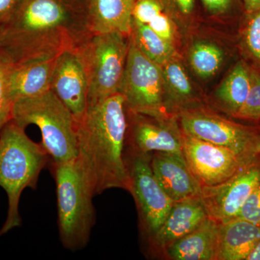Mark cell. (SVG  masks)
I'll return each instance as SVG.
<instances>
[{
  "label": "cell",
  "mask_w": 260,
  "mask_h": 260,
  "mask_svg": "<svg viewBox=\"0 0 260 260\" xmlns=\"http://www.w3.org/2000/svg\"><path fill=\"white\" fill-rule=\"evenodd\" d=\"M244 15L253 14L260 9V0H242Z\"/></svg>",
  "instance_id": "33"
},
{
  "label": "cell",
  "mask_w": 260,
  "mask_h": 260,
  "mask_svg": "<svg viewBox=\"0 0 260 260\" xmlns=\"http://www.w3.org/2000/svg\"><path fill=\"white\" fill-rule=\"evenodd\" d=\"M252 69L241 59L224 78L214 94L215 102L223 112L235 117L250 90Z\"/></svg>",
  "instance_id": "21"
},
{
  "label": "cell",
  "mask_w": 260,
  "mask_h": 260,
  "mask_svg": "<svg viewBox=\"0 0 260 260\" xmlns=\"http://www.w3.org/2000/svg\"><path fill=\"white\" fill-rule=\"evenodd\" d=\"M129 37L119 32L91 34L78 49L88 82V107L119 93Z\"/></svg>",
  "instance_id": "6"
},
{
  "label": "cell",
  "mask_w": 260,
  "mask_h": 260,
  "mask_svg": "<svg viewBox=\"0 0 260 260\" xmlns=\"http://www.w3.org/2000/svg\"><path fill=\"white\" fill-rule=\"evenodd\" d=\"M238 47L242 59L260 73V9L253 14L244 15Z\"/></svg>",
  "instance_id": "25"
},
{
  "label": "cell",
  "mask_w": 260,
  "mask_h": 260,
  "mask_svg": "<svg viewBox=\"0 0 260 260\" xmlns=\"http://www.w3.org/2000/svg\"><path fill=\"white\" fill-rule=\"evenodd\" d=\"M225 59L223 49L208 41H196L188 52L191 70L202 80L213 78L220 71Z\"/></svg>",
  "instance_id": "24"
},
{
  "label": "cell",
  "mask_w": 260,
  "mask_h": 260,
  "mask_svg": "<svg viewBox=\"0 0 260 260\" xmlns=\"http://www.w3.org/2000/svg\"><path fill=\"white\" fill-rule=\"evenodd\" d=\"M260 185V155L225 182L202 186V202L209 218L220 223L237 218L242 205Z\"/></svg>",
  "instance_id": "12"
},
{
  "label": "cell",
  "mask_w": 260,
  "mask_h": 260,
  "mask_svg": "<svg viewBox=\"0 0 260 260\" xmlns=\"http://www.w3.org/2000/svg\"><path fill=\"white\" fill-rule=\"evenodd\" d=\"M208 218L200 197L174 202L161 226L150 237L151 246L165 249L194 231Z\"/></svg>",
  "instance_id": "16"
},
{
  "label": "cell",
  "mask_w": 260,
  "mask_h": 260,
  "mask_svg": "<svg viewBox=\"0 0 260 260\" xmlns=\"http://www.w3.org/2000/svg\"><path fill=\"white\" fill-rule=\"evenodd\" d=\"M133 19L148 25L179 50L180 29L169 14L162 0H135Z\"/></svg>",
  "instance_id": "22"
},
{
  "label": "cell",
  "mask_w": 260,
  "mask_h": 260,
  "mask_svg": "<svg viewBox=\"0 0 260 260\" xmlns=\"http://www.w3.org/2000/svg\"><path fill=\"white\" fill-rule=\"evenodd\" d=\"M220 224L208 217L194 231L164 251L174 260H216Z\"/></svg>",
  "instance_id": "19"
},
{
  "label": "cell",
  "mask_w": 260,
  "mask_h": 260,
  "mask_svg": "<svg viewBox=\"0 0 260 260\" xmlns=\"http://www.w3.org/2000/svg\"><path fill=\"white\" fill-rule=\"evenodd\" d=\"M130 37L136 47L149 59L160 66L181 56L179 49L148 25L133 20Z\"/></svg>",
  "instance_id": "23"
},
{
  "label": "cell",
  "mask_w": 260,
  "mask_h": 260,
  "mask_svg": "<svg viewBox=\"0 0 260 260\" xmlns=\"http://www.w3.org/2000/svg\"><path fill=\"white\" fill-rule=\"evenodd\" d=\"M61 1L65 4L69 5L73 9L85 15V11L90 0H61Z\"/></svg>",
  "instance_id": "32"
},
{
  "label": "cell",
  "mask_w": 260,
  "mask_h": 260,
  "mask_svg": "<svg viewBox=\"0 0 260 260\" xmlns=\"http://www.w3.org/2000/svg\"><path fill=\"white\" fill-rule=\"evenodd\" d=\"M14 61L0 48V133L12 120L13 103L10 93V76Z\"/></svg>",
  "instance_id": "26"
},
{
  "label": "cell",
  "mask_w": 260,
  "mask_h": 260,
  "mask_svg": "<svg viewBox=\"0 0 260 260\" xmlns=\"http://www.w3.org/2000/svg\"><path fill=\"white\" fill-rule=\"evenodd\" d=\"M150 164L159 184L173 201L201 195V184L188 167L184 155L154 152Z\"/></svg>",
  "instance_id": "14"
},
{
  "label": "cell",
  "mask_w": 260,
  "mask_h": 260,
  "mask_svg": "<svg viewBox=\"0 0 260 260\" xmlns=\"http://www.w3.org/2000/svg\"><path fill=\"white\" fill-rule=\"evenodd\" d=\"M129 192L136 202L140 224L149 237L161 226L174 202L159 184L152 169L151 154L124 152Z\"/></svg>",
  "instance_id": "9"
},
{
  "label": "cell",
  "mask_w": 260,
  "mask_h": 260,
  "mask_svg": "<svg viewBox=\"0 0 260 260\" xmlns=\"http://www.w3.org/2000/svg\"><path fill=\"white\" fill-rule=\"evenodd\" d=\"M181 34L189 30L197 18L196 0H162Z\"/></svg>",
  "instance_id": "27"
},
{
  "label": "cell",
  "mask_w": 260,
  "mask_h": 260,
  "mask_svg": "<svg viewBox=\"0 0 260 260\" xmlns=\"http://www.w3.org/2000/svg\"><path fill=\"white\" fill-rule=\"evenodd\" d=\"M21 2L22 0H0V25L10 21Z\"/></svg>",
  "instance_id": "31"
},
{
  "label": "cell",
  "mask_w": 260,
  "mask_h": 260,
  "mask_svg": "<svg viewBox=\"0 0 260 260\" xmlns=\"http://www.w3.org/2000/svg\"><path fill=\"white\" fill-rule=\"evenodd\" d=\"M126 145L135 153L164 152L184 155L183 134L177 116H151L126 112Z\"/></svg>",
  "instance_id": "11"
},
{
  "label": "cell",
  "mask_w": 260,
  "mask_h": 260,
  "mask_svg": "<svg viewBox=\"0 0 260 260\" xmlns=\"http://www.w3.org/2000/svg\"><path fill=\"white\" fill-rule=\"evenodd\" d=\"M12 120L23 129L30 124L40 129L42 144L51 162L60 164L78 157L77 121L51 90L38 96L16 101Z\"/></svg>",
  "instance_id": "5"
},
{
  "label": "cell",
  "mask_w": 260,
  "mask_h": 260,
  "mask_svg": "<svg viewBox=\"0 0 260 260\" xmlns=\"http://www.w3.org/2000/svg\"><path fill=\"white\" fill-rule=\"evenodd\" d=\"M135 0H90L85 22L91 34L119 32L129 37Z\"/></svg>",
  "instance_id": "17"
},
{
  "label": "cell",
  "mask_w": 260,
  "mask_h": 260,
  "mask_svg": "<svg viewBox=\"0 0 260 260\" xmlns=\"http://www.w3.org/2000/svg\"><path fill=\"white\" fill-rule=\"evenodd\" d=\"M259 153H260V152H259Z\"/></svg>",
  "instance_id": "36"
},
{
  "label": "cell",
  "mask_w": 260,
  "mask_h": 260,
  "mask_svg": "<svg viewBox=\"0 0 260 260\" xmlns=\"http://www.w3.org/2000/svg\"><path fill=\"white\" fill-rule=\"evenodd\" d=\"M77 124V158L94 196L114 188L129 191L124 157L128 120L124 96L115 93L88 106Z\"/></svg>",
  "instance_id": "2"
},
{
  "label": "cell",
  "mask_w": 260,
  "mask_h": 260,
  "mask_svg": "<svg viewBox=\"0 0 260 260\" xmlns=\"http://www.w3.org/2000/svg\"><path fill=\"white\" fill-rule=\"evenodd\" d=\"M260 240V225L240 218L220 224L216 260H246Z\"/></svg>",
  "instance_id": "20"
},
{
  "label": "cell",
  "mask_w": 260,
  "mask_h": 260,
  "mask_svg": "<svg viewBox=\"0 0 260 260\" xmlns=\"http://www.w3.org/2000/svg\"><path fill=\"white\" fill-rule=\"evenodd\" d=\"M49 155L42 143H37L25 129L10 121L0 133V186L8 196L6 219L0 229V237L20 227L19 205L26 188L36 189L41 172Z\"/></svg>",
  "instance_id": "3"
},
{
  "label": "cell",
  "mask_w": 260,
  "mask_h": 260,
  "mask_svg": "<svg viewBox=\"0 0 260 260\" xmlns=\"http://www.w3.org/2000/svg\"><path fill=\"white\" fill-rule=\"evenodd\" d=\"M56 184L57 225L62 246L76 251L88 245L95 223L93 191L78 158L51 162Z\"/></svg>",
  "instance_id": "4"
},
{
  "label": "cell",
  "mask_w": 260,
  "mask_h": 260,
  "mask_svg": "<svg viewBox=\"0 0 260 260\" xmlns=\"http://www.w3.org/2000/svg\"><path fill=\"white\" fill-rule=\"evenodd\" d=\"M183 152L188 167L202 186L225 182L259 155L248 158L225 147L185 134Z\"/></svg>",
  "instance_id": "10"
},
{
  "label": "cell",
  "mask_w": 260,
  "mask_h": 260,
  "mask_svg": "<svg viewBox=\"0 0 260 260\" xmlns=\"http://www.w3.org/2000/svg\"><path fill=\"white\" fill-rule=\"evenodd\" d=\"M90 35L85 14L61 0H22L1 25L0 48L18 64L76 51Z\"/></svg>",
  "instance_id": "1"
},
{
  "label": "cell",
  "mask_w": 260,
  "mask_h": 260,
  "mask_svg": "<svg viewBox=\"0 0 260 260\" xmlns=\"http://www.w3.org/2000/svg\"><path fill=\"white\" fill-rule=\"evenodd\" d=\"M0 32H1V25H0Z\"/></svg>",
  "instance_id": "35"
},
{
  "label": "cell",
  "mask_w": 260,
  "mask_h": 260,
  "mask_svg": "<svg viewBox=\"0 0 260 260\" xmlns=\"http://www.w3.org/2000/svg\"><path fill=\"white\" fill-rule=\"evenodd\" d=\"M162 70L164 107L168 114L178 116L181 113L209 106L188 74L181 56L162 65Z\"/></svg>",
  "instance_id": "15"
},
{
  "label": "cell",
  "mask_w": 260,
  "mask_h": 260,
  "mask_svg": "<svg viewBox=\"0 0 260 260\" xmlns=\"http://www.w3.org/2000/svg\"><path fill=\"white\" fill-rule=\"evenodd\" d=\"M205 10L213 16L244 13L242 0H201Z\"/></svg>",
  "instance_id": "29"
},
{
  "label": "cell",
  "mask_w": 260,
  "mask_h": 260,
  "mask_svg": "<svg viewBox=\"0 0 260 260\" xmlns=\"http://www.w3.org/2000/svg\"><path fill=\"white\" fill-rule=\"evenodd\" d=\"M56 57L14 63L10 76V93L13 103L50 90Z\"/></svg>",
  "instance_id": "18"
},
{
  "label": "cell",
  "mask_w": 260,
  "mask_h": 260,
  "mask_svg": "<svg viewBox=\"0 0 260 260\" xmlns=\"http://www.w3.org/2000/svg\"><path fill=\"white\" fill-rule=\"evenodd\" d=\"M50 90L74 116L82 120L88 109V82L78 51H66L56 57Z\"/></svg>",
  "instance_id": "13"
},
{
  "label": "cell",
  "mask_w": 260,
  "mask_h": 260,
  "mask_svg": "<svg viewBox=\"0 0 260 260\" xmlns=\"http://www.w3.org/2000/svg\"><path fill=\"white\" fill-rule=\"evenodd\" d=\"M243 120H260V73L252 69V82L246 100L235 117Z\"/></svg>",
  "instance_id": "28"
},
{
  "label": "cell",
  "mask_w": 260,
  "mask_h": 260,
  "mask_svg": "<svg viewBox=\"0 0 260 260\" xmlns=\"http://www.w3.org/2000/svg\"><path fill=\"white\" fill-rule=\"evenodd\" d=\"M183 133L213 144L225 147L243 156L260 155V125L239 124L203 107L177 116Z\"/></svg>",
  "instance_id": "7"
},
{
  "label": "cell",
  "mask_w": 260,
  "mask_h": 260,
  "mask_svg": "<svg viewBox=\"0 0 260 260\" xmlns=\"http://www.w3.org/2000/svg\"><path fill=\"white\" fill-rule=\"evenodd\" d=\"M246 260H260V240L251 249Z\"/></svg>",
  "instance_id": "34"
},
{
  "label": "cell",
  "mask_w": 260,
  "mask_h": 260,
  "mask_svg": "<svg viewBox=\"0 0 260 260\" xmlns=\"http://www.w3.org/2000/svg\"><path fill=\"white\" fill-rule=\"evenodd\" d=\"M237 218L260 225V185L246 199Z\"/></svg>",
  "instance_id": "30"
},
{
  "label": "cell",
  "mask_w": 260,
  "mask_h": 260,
  "mask_svg": "<svg viewBox=\"0 0 260 260\" xmlns=\"http://www.w3.org/2000/svg\"><path fill=\"white\" fill-rule=\"evenodd\" d=\"M119 93L126 112L151 116H172L164 103L162 67L149 59L129 37V51Z\"/></svg>",
  "instance_id": "8"
}]
</instances>
